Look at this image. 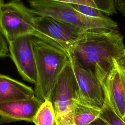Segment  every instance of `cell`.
Masks as SVG:
<instances>
[{
	"mask_svg": "<svg viewBox=\"0 0 125 125\" xmlns=\"http://www.w3.org/2000/svg\"><path fill=\"white\" fill-rule=\"evenodd\" d=\"M118 62L120 63H121V64L124 65V66H125V48L124 49L123 56H122L121 59L119 61H118Z\"/></svg>",
	"mask_w": 125,
	"mask_h": 125,
	"instance_id": "20",
	"label": "cell"
},
{
	"mask_svg": "<svg viewBox=\"0 0 125 125\" xmlns=\"http://www.w3.org/2000/svg\"><path fill=\"white\" fill-rule=\"evenodd\" d=\"M33 122L35 125H59L52 103L49 100L42 102L34 117Z\"/></svg>",
	"mask_w": 125,
	"mask_h": 125,
	"instance_id": "13",
	"label": "cell"
},
{
	"mask_svg": "<svg viewBox=\"0 0 125 125\" xmlns=\"http://www.w3.org/2000/svg\"><path fill=\"white\" fill-rule=\"evenodd\" d=\"M72 4L78 11L85 16L94 18H104L106 16L102 11L93 7L77 4Z\"/></svg>",
	"mask_w": 125,
	"mask_h": 125,
	"instance_id": "16",
	"label": "cell"
},
{
	"mask_svg": "<svg viewBox=\"0 0 125 125\" xmlns=\"http://www.w3.org/2000/svg\"><path fill=\"white\" fill-rule=\"evenodd\" d=\"M32 37L29 35L21 36L7 43L9 56L19 73L24 81L35 84L37 76Z\"/></svg>",
	"mask_w": 125,
	"mask_h": 125,
	"instance_id": "8",
	"label": "cell"
},
{
	"mask_svg": "<svg viewBox=\"0 0 125 125\" xmlns=\"http://www.w3.org/2000/svg\"><path fill=\"white\" fill-rule=\"evenodd\" d=\"M4 3V2L3 0H0V9Z\"/></svg>",
	"mask_w": 125,
	"mask_h": 125,
	"instance_id": "21",
	"label": "cell"
},
{
	"mask_svg": "<svg viewBox=\"0 0 125 125\" xmlns=\"http://www.w3.org/2000/svg\"><path fill=\"white\" fill-rule=\"evenodd\" d=\"M90 6L102 11L105 15L117 13L114 0H50Z\"/></svg>",
	"mask_w": 125,
	"mask_h": 125,
	"instance_id": "14",
	"label": "cell"
},
{
	"mask_svg": "<svg viewBox=\"0 0 125 125\" xmlns=\"http://www.w3.org/2000/svg\"><path fill=\"white\" fill-rule=\"evenodd\" d=\"M125 48L123 36L118 29L88 30L78 41L69 57L91 70L103 84L112 68L114 59L119 61Z\"/></svg>",
	"mask_w": 125,
	"mask_h": 125,
	"instance_id": "1",
	"label": "cell"
},
{
	"mask_svg": "<svg viewBox=\"0 0 125 125\" xmlns=\"http://www.w3.org/2000/svg\"><path fill=\"white\" fill-rule=\"evenodd\" d=\"M101 110L77 102L73 112V122L75 125H89L99 118Z\"/></svg>",
	"mask_w": 125,
	"mask_h": 125,
	"instance_id": "12",
	"label": "cell"
},
{
	"mask_svg": "<svg viewBox=\"0 0 125 125\" xmlns=\"http://www.w3.org/2000/svg\"><path fill=\"white\" fill-rule=\"evenodd\" d=\"M32 87L11 77L0 74V103L33 98Z\"/></svg>",
	"mask_w": 125,
	"mask_h": 125,
	"instance_id": "11",
	"label": "cell"
},
{
	"mask_svg": "<svg viewBox=\"0 0 125 125\" xmlns=\"http://www.w3.org/2000/svg\"><path fill=\"white\" fill-rule=\"evenodd\" d=\"M89 125H108L105 122L102 120L100 118H98L92 123H91Z\"/></svg>",
	"mask_w": 125,
	"mask_h": 125,
	"instance_id": "19",
	"label": "cell"
},
{
	"mask_svg": "<svg viewBox=\"0 0 125 125\" xmlns=\"http://www.w3.org/2000/svg\"><path fill=\"white\" fill-rule=\"evenodd\" d=\"M36 15L48 17L83 31L118 29L117 23L111 18L85 16L75 9L71 3L50 0H29Z\"/></svg>",
	"mask_w": 125,
	"mask_h": 125,
	"instance_id": "3",
	"label": "cell"
},
{
	"mask_svg": "<svg viewBox=\"0 0 125 125\" xmlns=\"http://www.w3.org/2000/svg\"><path fill=\"white\" fill-rule=\"evenodd\" d=\"M36 15L21 0H10L0 9V31L8 43L21 36L29 35L41 39L36 27Z\"/></svg>",
	"mask_w": 125,
	"mask_h": 125,
	"instance_id": "4",
	"label": "cell"
},
{
	"mask_svg": "<svg viewBox=\"0 0 125 125\" xmlns=\"http://www.w3.org/2000/svg\"><path fill=\"white\" fill-rule=\"evenodd\" d=\"M103 85L113 109L125 122V66L114 59Z\"/></svg>",
	"mask_w": 125,
	"mask_h": 125,
	"instance_id": "9",
	"label": "cell"
},
{
	"mask_svg": "<svg viewBox=\"0 0 125 125\" xmlns=\"http://www.w3.org/2000/svg\"><path fill=\"white\" fill-rule=\"evenodd\" d=\"M37 80L35 96L42 102L49 100L57 79L69 57L45 42L32 37Z\"/></svg>",
	"mask_w": 125,
	"mask_h": 125,
	"instance_id": "2",
	"label": "cell"
},
{
	"mask_svg": "<svg viewBox=\"0 0 125 125\" xmlns=\"http://www.w3.org/2000/svg\"><path fill=\"white\" fill-rule=\"evenodd\" d=\"M104 94V103L101 108L99 118L103 120L108 125H125V122L114 110L105 92Z\"/></svg>",
	"mask_w": 125,
	"mask_h": 125,
	"instance_id": "15",
	"label": "cell"
},
{
	"mask_svg": "<svg viewBox=\"0 0 125 125\" xmlns=\"http://www.w3.org/2000/svg\"><path fill=\"white\" fill-rule=\"evenodd\" d=\"M78 85L77 102L101 109L105 94L103 85L90 70L81 66L72 57H69Z\"/></svg>",
	"mask_w": 125,
	"mask_h": 125,
	"instance_id": "7",
	"label": "cell"
},
{
	"mask_svg": "<svg viewBox=\"0 0 125 125\" xmlns=\"http://www.w3.org/2000/svg\"><path fill=\"white\" fill-rule=\"evenodd\" d=\"M9 56L8 43L0 31V58Z\"/></svg>",
	"mask_w": 125,
	"mask_h": 125,
	"instance_id": "17",
	"label": "cell"
},
{
	"mask_svg": "<svg viewBox=\"0 0 125 125\" xmlns=\"http://www.w3.org/2000/svg\"><path fill=\"white\" fill-rule=\"evenodd\" d=\"M75 125L73 123H72L71 124H66V125Z\"/></svg>",
	"mask_w": 125,
	"mask_h": 125,
	"instance_id": "22",
	"label": "cell"
},
{
	"mask_svg": "<svg viewBox=\"0 0 125 125\" xmlns=\"http://www.w3.org/2000/svg\"><path fill=\"white\" fill-rule=\"evenodd\" d=\"M116 9L125 16V0H114Z\"/></svg>",
	"mask_w": 125,
	"mask_h": 125,
	"instance_id": "18",
	"label": "cell"
},
{
	"mask_svg": "<svg viewBox=\"0 0 125 125\" xmlns=\"http://www.w3.org/2000/svg\"><path fill=\"white\" fill-rule=\"evenodd\" d=\"M36 27L41 40L66 54H71L75 46L86 31L48 17L38 16Z\"/></svg>",
	"mask_w": 125,
	"mask_h": 125,
	"instance_id": "6",
	"label": "cell"
},
{
	"mask_svg": "<svg viewBox=\"0 0 125 125\" xmlns=\"http://www.w3.org/2000/svg\"><path fill=\"white\" fill-rule=\"evenodd\" d=\"M42 101L36 96L0 103V125L24 121L33 122Z\"/></svg>",
	"mask_w": 125,
	"mask_h": 125,
	"instance_id": "10",
	"label": "cell"
},
{
	"mask_svg": "<svg viewBox=\"0 0 125 125\" xmlns=\"http://www.w3.org/2000/svg\"><path fill=\"white\" fill-rule=\"evenodd\" d=\"M77 97L78 85L69 58L59 76L50 99L59 125L73 123V112Z\"/></svg>",
	"mask_w": 125,
	"mask_h": 125,
	"instance_id": "5",
	"label": "cell"
}]
</instances>
